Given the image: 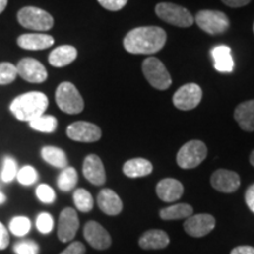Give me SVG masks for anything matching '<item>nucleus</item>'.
Segmentation results:
<instances>
[{
    "label": "nucleus",
    "instance_id": "f257e3e1",
    "mask_svg": "<svg viewBox=\"0 0 254 254\" xmlns=\"http://www.w3.org/2000/svg\"><path fill=\"white\" fill-rule=\"evenodd\" d=\"M166 39V32L161 27H136L124 38V49L131 55H152L163 49Z\"/></svg>",
    "mask_w": 254,
    "mask_h": 254
},
{
    "label": "nucleus",
    "instance_id": "f03ea898",
    "mask_svg": "<svg viewBox=\"0 0 254 254\" xmlns=\"http://www.w3.org/2000/svg\"><path fill=\"white\" fill-rule=\"evenodd\" d=\"M49 106V99L41 92H28L12 101L9 110L20 122H32L39 118Z\"/></svg>",
    "mask_w": 254,
    "mask_h": 254
},
{
    "label": "nucleus",
    "instance_id": "7ed1b4c3",
    "mask_svg": "<svg viewBox=\"0 0 254 254\" xmlns=\"http://www.w3.org/2000/svg\"><path fill=\"white\" fill-rule=\"evenodd\" d=\"M17 19L19 24L28 30L45 32L53 27L55 20L49 12L34 6H26L18 12Z\"/></svg>",
    "mask_w": 254,
    "mask_h": 254
},
{
    "label": "nucleus",
    "instance_id": "20e7f679",
    "mask_svg": "<svg viewBox=\"0 0 254 254\" xmlns=\"http://www.w3.org/2000/svg\"><path fill=\"white\" fill-rule=\"evenodd\" d=\"M56 101L59 109L67 114H78L84 110V99L72 82L64 81L56 91Z\"/></svg>",
    "mask_w": 254,
    "mask_h": 254
},
{
    "label": "nucleus",
    "instance_id": "39448f33",
    "mask_svg": "<svg viewBox=\"0 0 254 254\" xmlns=\"http://www.w3.org/2000/svg\"><path fill=\"white\" fill-rule=\"evenodd\" d=\"M155 13L165 23L178 27H190L194 23V18L189 9L172 2H160L155 6Z\"/></svg>",
    "mask_w": 254,
    "mask_h": 254
},
{
    "label": "nucleus",
    "instance_id": "423d86ee",
    "mask_svg": "<svg viewBox=\"0 0 254 254\" xmlns=\"http://www.w3.org/2000/svg\"><path fill=\"white\" fill-rule=\"evenodd\" d=\"M141 68L146 80L148 81V84L152 87L164 91L167 90L172 84V79H171L167 68L158 58L150 57V58L145 59Z\"/></svg>",
    "mask_w": 254,
    "mask_h": 254
},
{
    "label": "nucleus",
    "instance_id": "0eeeda50",
    "mask_svg": "<svg viewBox=\"0 0 254 254\" xmlns=\"http://www.w3.org/2000/svg\"><path fill=\"white\" fill-rule=\"evenodd\" d=\"M195 23L200 30L208 34L225 33L230 27V19L224 12L202 9L195 15Z\"/></svg>",
    "mask_w": 254,
    "mask_h": 254
},
{
    "label": "nucleus",
    "instance_id": "6e6552de",
    "mask_svg": "<svg viewBox=\"0 0 254 254\" xmlns=\"http://www.w3.org/2000/svg\"><path fill=\"white\" fill-rule=\"evenodd\" d=\"M207 157V147L202 141L190 140L180 148L177 154V163L184 170L199 166Z\"/></svg>",
    "mask_w": 254,
    "mask_h": 254
},
{
    "label": "nucleus",
    "instance_id": "1a4fd4ad",
    "mask_svg": "<svg viewBox=\"0 0 254 254\" xmlns=\"http://www.w3.org/2000/svg\"><path fill=\"white\" fill-rule=\"evenodd\" d=\"M202 98V90L198 84L190 82L178 88L173 95V104L178 110L190 111L195 109Z\"/></svg>",
    "mask_w": 254,
    "mask_h": 254
},
{
    "label": "nucleus",
    "instance_id": "9d476101",
    "mask_svg": "<svg viewBox=\"0 0 254 254\" xmlns=\"http://www.w3.org/2000/svg\"><path fill=\"white\" fill-rule=\"evenodd\" d=\"M69 139L79 142H95L100 140L101 129L99 126L87 122H75L66 129Z\"/></svg>",
    "mask_w": 254,
    "mask_h": 254
},
{
    "label": "nucleus",
    "instance_id": "9b49d317",
    "mask_svg": "<svg viewBox=\"0 0 254 254\" xmlns=\"http://www.w3.org/2000/svg\"><path fill=\"white\" fill-rule=\"evenodd\" d=\"M17 71L24 80L33 84H41L47 79L45 66L33 58L21 59L17 65Z\"/></svg>",
    "mask_w": 254,
    "mask_h": 254
},
{
    "label": "nucleus",
    "instance_id": "f8f14e48",
    "mask_svg": "<svg viewBox=\"0 0 254 254\" xmlns=\"http://www.w3.org/2000/svg\"><path fill=\"white\" fill-rule=\"evenodd\" d=\"M79 230V218L75 209L66 207L59 215L58 238L62 243H68L75 237Z\"/></svg>",
    "mask_w": 254,
    "mask_h": 254
},
{
    "label": "nucleus",
    "instance_id": "ddd939ff",
    "mask_svg": "<svg viewBox=\"0 0 254 254\" xmlns=\"http://www.w3.org/2000/svg\"><path fill=\"white\" fill-rule=\"evenodd\" d=\"M215 226V219L211 214H196L190 215L184 222V230L190 237L201 238L207 236L213 231Z\"/></svg>",
    "mask_w": 254,
    "mask_h": 254
},
{
    "label": "nucleus",
    "instance_id": "4468645a",
    "mask_svg": "<svg viewBox=\"0 0 254 254\" xmlns=\"http://www.w3.org/2000/svg\"><path fill=\"white\" fill-rule=\"evenodd\" d=\"M84 238L95 250H107L112 244L109 232L97 221H87L84 227Z\"/></svg>",
    "mask_w": 254,
    "mask_h": 254
},
{
    "label": "nucleus",
    "instance_id": "2eb2a0df",
    "mask_svg": "<svg viewBox=\"0 0 254 254\" xmlns=\"http://www.w3.org/2000/svg\"><path fill=\"white\" fill-rule=\"evenodd\" d=\"M211 185L222 193L236 192L240 186L239 174L230 170H218L212 174Z\"/></svg>",
    "mask_w": 254,
    "mask_h": 254
},
{
    "label": "nucleus",
    "instance_id": "dca6fc26",
    "mask_svg": "<svg viewBox=\"0 0 254 254\" xmlns=\"http://www.w3.org/2000/svg\"><path fill=\"white\" fill-rule=\"evenodd\" d=\"M82 173L88 182L95 186L104 185L106 182L104 164L101 159L95 154H90L85 158L82 164Z\"/></svg>",
    "mask_w": 254,
    "mask_h": 254
},
{
    "label": "nucleus",
    "instance_id": "f3484780",
    "mask_svg": "<svg viewBox=\"0 0 254 254\" xmlns=\"http://www.w3.org/2000/svg\"><path fill=\"white\" fill-rule=\"evenodd\" d=\"M155 190H157L159 199L165 202H173L182 198L184 186L179 180L173 179V178H166L158 183Z\"/></svg>",
    "mask_w": 254,
    "mask_h": 254
},
{
    "label": "nucleus",
    "instance_id": "a211bd4d",
    "mask_svg": "<svg viewBox=\"0 0 254 254\" xmlns=\"http://www.w3.org/2000/svg\"><path fill=\"white\" fill-rule=\"evenodd\" d=\"M18 46L24 50L40 51L49 49L55 44L53 37L45 33H26L21 34L17 40Z\"/></svg>",
    "mask_w": 254,
    "mask_h": 254
},
{
    "label": "nucleus",
    "instance_id": "6ab92c4d",
    "mask_svg": "<svg viewBox=\"0 0 254 254\" xmlns=\"http://www.w3.org/2000/svg\"><path fill=\"white\" fill-rule=\"evenodd\" d=\"M98 206L105 214L118 215L123 211V201L116 192L110 189L101 190L97 198Z\"/></svg>",
    "mask_w": 254,
    "mask_h": 254
},
{
    "label": "nucleus",
    "instance_id": "aec40b11",
    "mask_svg": "<svg viewBox=\"0 0 254 254\" xmlns=\"http://www.w3.org/2000/svg\"><path fill=\"white\" fill-rule=\"evenodd\" d=\"M234 119L241 129L246 132L254 131V99L244 101L234 110Z\"/></svg>",
    "mask_w": 254,
    "mask_h": 254
},
{
    "label": "nucleus",
    "instance_id": "412c9836",
    "mask_svg": "<svg viewBox=\"0 0 254 254\" xmlns=\"http://www.w3.org/2000/svg\"><path fill=\"white\" fill-rule=\"evenodd\" d=\"M170 244L166 232L161 230H150L145 232L139 239V246L142 250H161Z\"/></svg>",
    "mask_w": 254,
    "mask_h": 254
},
{
    "label": "nucleus",
    "instance_id": "4be33fe9",
    "mask_svg": "<svg viewBox=\"0 0 254 254\" xmlns=\"http://www.w3.org/2000/svg\"><path fill=\"white\" fill-rule=\"evenodd\" d=\"M78 51L74 46L63 45L57 47L50 53L49 63L55 67H64L77 59Z\"/></svg>",
    "mask_w": 254,
    "mask_h": 254
},
{
    "label": "nucleus",
    "instance_id": "5701e85b",
    "mask_svg": "<svg viewBox=\"0 0 254 254\" xmlns=\"http://www.w3.org/2000/svg\"><path fill=\"white\" fill-rule=\"evenodd\" d=\"M212 58L214 62V68L219 72L230 73L234 68V62L231 55V49L228 46L220 45L212 49Z\"/></svg>",
    "mask_w": 254,
    "mask_h": 254
},
{
    "label": "nucleus",
    "instance_id": "b1692460",
    "mask_svg": "<svg viewBox=\"0 0 254 254\" xmlns=\"http://www.w3.org/2000/svg\"><path fill=\"white\" fill-rule=\"evenodd\" d=\"M153 165L147 159L134 158L129 159L123 166V172L128 178H141L152 173Z\"/></svg>",
    "mask_w": 254,
    "mask_h": 254
},
{
    "label": "nucleus",
    "instance_id": "393cba45",
    "mask_svg": "<svg viewBox=\"0 0 254 254\" xmlns=\"http://www.w3.org/2000/svg\"><path fill=\"white\" fill-rule=\"evenodd\" d=\"M41 157L47 164L57 168H66L68 165L67 157L62 148L55 147V146H45L41 150Z\"/></svg>",
    "mask_w": 254,
    "mask_h": 254
},
{
    "label": "nucleus",
    "instance_id": "a878e982",
    "mask_svg": "<svg viewBox=\"0 0 254 254\" xmlns=\"http://www.w3.org/2000/svg\"><path fill=\"white\" fill-rule=\"evenodd\" d=\"M193 213V207L189 204H176L168 206L160 211V218L164 220H178L187 219Z\"/></svg>",
    "mask_w": 254,
    "mask_h": 254
},
{
    "label": "nucleus",
    "instance_id": "bb28decb",
    "mask_svg": "<svg viewBox=\"0 0 254 254\" xmlns=\"http://www.w3.org/2000/svg\"><path fill=\"white\" fill-rule=\"evenodd\" d=\"M78 183V173L75 171V168L73 167H66L62 171V173L59 174L58 180V187L63 192H68V190H73Z\"/></svg>",
    "mask_w": 254,
    "mask_h": 254
},
{
    "label": "nucleus",
    "instance_id": "cd10ccee",
    "mask_svg": "<svg viewBox=\"0 0 254 254\" xmlns=\"http://www.w3.org/2000/svg\"><path fill=\"white\" fill-rule=\"evenodd\" d=\"M73 200H74L75 207L80 212H84V213H87V212L92 211V208H93V196L86 190L78 189L74 192V194H73Z\"/></svg>",
    "mask_w": 254,
    "mask_h": 254
},
{
    "label": "nucleus",
    "instance_id": "c85d7f7f",
    "mask_svg": "<svg viewBox=\"0 0 254 254\" xmlns=\"http://www.w3.org/2000/svg\"><path fill=\"white\" fill-rule=\"evenodd\" d=\"M30 126L34 131L52 133L56 131L57 126H58V122H57V119L53 116H44L43 114L39 118L30 122Z\"/></svg>",
    "mask_w": 254,
    "mask_h": 254
},
{
    "label": "nucleus",
    "instance_id": "c756f323",
    "mask_svg": "<svg viewBox=\"0 0 254 254\" xmlns=\"http://www.w3.org/2000/svg\"><path fill=\"white\" fill-rule=\"evenodd\" d=\"M31 230V221L26 217H14L9 221V231L17 237H23Z\"/></svg>",
    "mask_w": 254,
    "mask_h": 254
},
{
    "label": "nucleus",
    "instance_id": "7c9ffc66",
    "mask_svg": "<svg viewBox=\"0 0 254 254\" xmlns=\"http://www.w3.org/2000/svg\"><path fill=\"white\" fill-rule=\"evenodd\" d=\"M17 77V66L11 63H0V85L11 84Z\"/></svg>",
    "mask_w": 254,
    "mask_h": 254
},
{
    "label": "nucleus",
    "instance_id": "2f4dec72",
    "mask_svg": "<svg viewBox=\"0 0 254 254\" xmlns=\"http://www.w3.org/2000/svg\"><path fill=\"white\" fill-rule=\"evenodd\" d=\"M18 182L24 186L33 185L38 179V173L32 166H24L20 171L17 173Z\"/></svg>",
    "mask_w": 254,
    "mask_h": 254
},
{
    "label": "nucleus",
    "instance_id": "473e14b6",
    "mask_svg": "<svg viewBox=\"0 0 254 254\" xmlns=\"http://www.w3.org/2000/svg\"><path fill=\"white\" fill-rule=\"evenodd\" d=\"M18 170H17V163L12 158H5L4 160V167H2L1 172V179L4 183H9L17 177Z\"/></svg>",
    "mask_w": 254,
    "mask_h": 254
},
{
    "label": "nucleus",
    "instance_id": "72a5a7b5",
    "mask_svg": "<svg viewBox=\"0 0 254 254\" xmlns=\"http://www.w3.org/2000/svg\"><path fill=\"white\" fill-rule=\"evenodd\" d=\"M13 251L15 254H39V246L33 240H24L15 244Z\"/></svg>",
    "mask_w": 254,
    "mask_h": 254
},
{
    "label": "nucleus",
    "instance_id": "f704fd0d",
    "mask_svg": "<svg viewBox=\"0 0 254 254\" xmlns=\"http://www.w3.org/2000/svg\"><path fill=\"white\" fill-rule=\"evenodd\" d=\"M37 198L44 204H52L56 200V193L53 189L46 184H41L37 187Z\"/></svg>",
    "mask_w": 254,
    "mask_h": 254
},
{
    "label": "nucleus",
    "instance_id": "c9c22d12",
    "mask_svg": "<svg viewBox=\"0 0 254 254\" xmlns=\"http://www.w3.org/2000/svg\"><path fill=\"white\" fill-rule=\"evenodd\" d=\"M37 228L40 233L49 234L53 230V218L50 213L43 212L37 218Z\"/></svg>",
    "mask_w": 254,
    "mask_h": 254
},
{
    "label": "nucleus",
    "instance_id": "e433bc0d",
    "mask_svg": "<svg viewBox=\"0 0 254 254\" xmlns=\"http://www.w3.org/2000/svg\"><path fill=\"white\" fill-rule=\"evenodd\" d=\"M128 0H98V2L103 6L105 9L109 11H120V9L125 7Z\"/></svg>",
    "mask_w": 254,
    "mask_h": 254
},
{
    "label": "nucleus",
    "instance_id": "4c0bfd02",
    "mask_svg": "<svg viewBox=\"0 0 254 254\" xmlns=\"http://www.w3.org/2000/svg\"><path fill=\"white\" fill-rule=\"evenodd\" d=\"M86 253V249L85 245L80 241H74V243L69 244L65 250L60 254H85Z\"/></svg>",
    "mask_w": 254,
    "mask_h": 254
},
{
    "label": "nucleus",
    "instance_id": "58836bf2",
    "mask_svg": "<svg viewBox=\"0 0 254 254\" xmlns=\"http://www.w3.org/2000/svg\"><path fill=\"white\" fill-rule=\"evenodd\" d=\"M9 244V234L4 225L0 222V250H5Z\"/></svg>",
    "mask_w": 254,
    "mask_h": 254
},
{
    "label": "nucleus",
    "instance_id": "ea45409f",
    "mask_svg": "<svg viewBox=\"0 0 254 254\" xmlns=\"http://www.w3.org/2000/svg\"><path fill=\"white\" fill-rule=\"evenodd\" d=\"M245 201L249 208L254 213V184L247 189L245 193Z\"/></svg>",
    "mask_w": 254,
    "mask_h": 254
},
{
    "label": "nucleus",
    "instance_id": "a19ab883",
    "mask_svg": "<svg viewBox=\"0 0 254 254\" xmlns=\"http://www.w3.org/2000/svg\"><path fill=\"white\" fill-rule=\"evenodd\" d=\"M225 5H227L228 7H243V6L249 5L252 0H221Z\"/></svg>",
    "mask_w": 254,
    "mask_h": 254
},
{
    "label": "nucleus",
    "instance_id": "79ce46f5",
    "mask_svg": "<svg viewBox=\"0 0 254 254\" xmlns=\"http://www.w3.org/2000/svg\"><path fill=\"white\" fill-rule=\"evenodd\" d=\"M231 254H254V247L252 246H238L232 250Z\"/></svg>",
    "mask_w": 254,
    "mask_h": 254
},
{
    "label": "nucleus",
    "instance_id": "37998d69",
    "mask_svg": "<svg viewBox=\"0 0 254 254\" xmlns=\"http://www.w3.org/2000/svg\"><path fill=\"white\" fill-rule=\"evenodd\" d=\"M7 1L8 0H0V13H2V12H4L6 6H7Z\"/></svg>",
    "mask_w": 254,
    "mask_h": 254
},
{
    "label": "nucleus",
    "instance_id": "c03bdc74",
    "mask_svg": "<svg viewBox=\"0 0 254 254\" xmlns=\"http://www.w3.org/2000/svg\"><path fill=\"white\" fill-rule=\"evenodd\" d=\"M5 201H6V196H5V194H4V193L0 192V205L4 204Z\"/></svg>",
    "mask_w": 254,
    "mask_h": 254
},
{
    "label": "nucleus",
    "instance_id": "a18cd8bd",
    "mask_svg": "<svg viewBox=\"0 0 254 254\" xmlns=\"http://www.w3.org/2000/svg\"><path fill=\"white\" fill-rule=\"evenodd\" d=\"M250 163L252 166H254V150L252 151V153H251V155H250Z\"/></svg>",
    "mask_w": 254,
    "mask_h": 254
},
{
    "label": "nucleus",
    "instance_id": "49530a36",
    "mask_svg": "<svg viewBox=\"0 0 254 254\" xmlns=\"http://www.w3.org/2000/svg\"><path fill=\"white\" fill-rule=\"evenodd\" d=\"M253 32H254V24H253Z\"/></svg>",
    "mask_w": 254,
    "mask_h": 254
}]
</instances>
